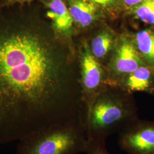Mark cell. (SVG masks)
Segmentation results:
<instances>
[{
	"instance_id": "obj_1",
	"label": "cell",
	"mask_w": 154,
	"mask_h": 154,
	"mask_svg": "<svg viewBox=\"0 0 154 154\" xmlns=\"http://www.w3.org/2000/svg\"><path fill=\"white\" fill-rule=\"evenodd\" d=\"M55 46L33 21L0 23V145L82 123Z\"/></svg>"
},
{
	"instance_id": "obj_2",
	"label": "cell",
	"mask_w": 154,
	"mask_h": 154,
	"mask_svg": "<svg viewBox=\"0 0 154 154\" xmlns=\"http://www.w3.org/2000/svg\"><path fill=\"white\" fill-rule=\"evenodd\" d=\"M88 139L82 124L58 125L39 130L18 142L16 154H78L86 152Z\"/></svg>"
},
{
	"instance_id": "obj_3",
	"label": "cell",
	"mask_w": 154,
	"mask_h": 154,
	"mask_svg": "<svg viewBox=\"0 0 154 154\" xmlns=\"http://www.w3.org/2000/svg\"><path fill=\"white\" fill-rule=\"evenodd\" d=\"M138 119L133 107L125 98L101 93L94 101L85 119L87 139L106 140L112 134L120 133Z\"/></svg>"
},
{
	"instance_id": "obj_4",
	"label": "cell",
	"mask_w": 154,
	"mask_h": 154,
	"mask_svg": "<svg viewBox=\"0 0 154 154\" xmlns=\"http://www.w3.org/2000/svg\"><path fill=\"white\" fill-rule=\"evenodd\" d=\"M118 144L128 154H154V121L138 119L118 134Z\"/></svg>"
},
{
	"instance_id": "obj_5",
	"label": "cell",
	"mask_w": 154,
	"mask_h": 154,
	"mask_svg": "<svg viewBox=\"0 0 154 154\" xmlns=\"http://www.w3.org/2000/svg\"><path fill=\"white\" fill-rule=\"evenodd\" d=\"M95 58L88 46L85 45L83 48L81 62L82 91L87 98L88 103L86 118L94 101L98 97L99 90L102 85L103 72Z\"/></svg>"
},
{
	"instance_id": "obj_6",
	"label": "cell",
	"mask_w": 154,
	"mask_h": 154,
	"mask_svg": "<svg viewBox=\"0 0 154 154\" xmlns=\"http://www.w3.org/2000/svg\"><path fill=\"white\" fill-rule=\"evenodd\" d=\"M144 65L141 56L133 45L124 41L116 51L113 68L118 74H130Z\"/></svg>"
},
{
	"instance_id": "obj_7",
	"label": "cell",
	"mask_w": 154,
	"mask_h": 154,
	"mask_svg": "<svg viewBox=\"0 0 154 154\" xmlns=\"http://www.w3.org/2000/svg\"><path fill=\"white\" fill-rule=\"evenodd\" d=\"M47 16L52 21L53 27L58 33L67 34L72 29L73 20L64 0H46Z\"/></svg>"
},
{
	"instance_id": "obj_8",
	"label": "cell",
	"mask_w": 154,
	"mask_h": 154,
	"mask_svg": "<svg viewBox=\"0 0 154 154\" xmlns=\"http://www.w3.org/2000/svg\"><path fill=\"white\" fill-rule=\"evenodd\" d=\"M66 3L73 21L78 26L87 27L96 19L97 6L88 0H66Z\"/></svg>"
},
{
	"instance_id": "obj_9",
	"label": "cell",
	"mask_w": 154,
	"mask_h": 154,
	"mask_svg": "<svg viewBox=\"0 0 154 154\" xmlns=\"http://www.w3.org/2000/svg\"><path fill=\"white\" fill-rule=\"evenodd\" d=\"M122 86L127 92L145 91L154 93L153 72L149 67L140 66L129 74Z\"/></svg>"
},
{
	"instance_id": "obj_10",
	"label": "cell",
	"mask_w": 154,
	"mask_h": 154,
	"mask_svg": "<svg viewBox=\"0 0 154 154\" xmlns=\"http://www.w3.org/2000/svg\"><path fill=\"white\" fill-rule=\"evenodd\" d=\"M135 43L143 58L154 67V32L145 29L135 35Z\"/></svg>"
},
{
	"instance_id": "obj_11",
	"label": "cell",
	"mask_w": 154,
	"mask_h": 154,
	"mask_svg": "<svg viewBox=\"0 0 154 154\" xmlns=\"http://www.w3.org/2000/svg\"><path fill=\"white\" fill-rule=\"evenodd\" d=\"M112 45V38L110 33L103 32L94 38L91 43V51L97 58H103L109 51Z\"/></svg>"
},
{
	"instance_id": "obj_12",
	"label": "cell",
	"mask_w": 154,
	"mask_h": 154,
	"mask_svg": "<svg viewBox=\"0 0 154 154\" xmlns=\"http://www.w3.org/2000/svg\"><path fill=\"white\" fill-rule=\"evenodd\" d=\"M137 18L149 25H154V1L143 0L132 8Z\"/></svg>"
},
{
	"instance_id": "obj_13",
	"label": "cell",
	"mask_w": 154,
	"mask_h": 154,
	"mask_svg": "<svg viewBox=\"0 0 154 154\" xmlns=\"http://www.w3.org/2000/svg\"><path fill=\"white\" fill-rule=\"evenodd\" d=\"M87 154H110L106 149L105 139L88 140Z\"/></svg>"
},
{
	"instance_id": "obj_14",
	"label": "cell",
	"mask_w": 154,
	"mask_h": 154,
	"mask_svg": "<svg viewBox=\"0 0 154 154\" xmlns=\"http://www.w3.org/2000/svg\"><path fill=\"white\" fill-rule=\"evenodd\" d=\"M34 0H1L0 1V9L2 8L8 7L17 4H24L26 2H32Z\"/></svg>"
},
{
	"instance_id": "obj_15",
	"label": "cell",
	"mask_w": 154,
	"mask_h": 154,
	"mask_svg": "<svg viewBox=\"0 0 154 154\" xmlns=\"http://www.w3.org/2000/svg\"><path fill=\"white\" fill-rule=\"evenodd\" d=\"M88 1L93 3L97 6H102L104 8L111 7L114 5L116 2V0H88Z\"/></svg>"
},
{
	"instance_id": "obj_16",
	"label": "cell",
	"mask_w": 154,
	"mask_h": 154,
	"mask_svg": "<svg viewBox=\"0 0 154 154\" xmlns=\"http://www.w3.org/2000/svg\"><path fill=\"white\" fill-rule=\"evenodd\" d=\"M125 5L128 8H134L141 3L143 0H122Z\"/></svg>"
},
{
	"instance_id": "obj_17",
	"label": "cell",
	"mask_w": 154,
	"mask_h": 154,
	"mask_svg": "<svg viewBox=\"0 0 154 154\" xmlns=\"http://www.w3.org/2000/svg\"><path fill=\"white\" fill-rule=\"evenodd\" d=\"M152 1H154V0H152Z\"/></svg>"
}]
</instances>
